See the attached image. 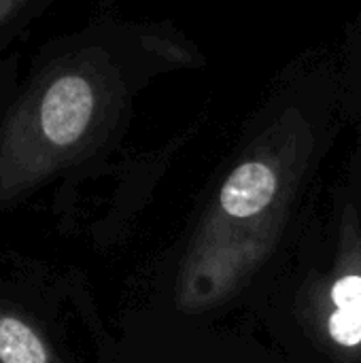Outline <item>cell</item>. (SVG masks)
I'll return each instance as SVG.
<instances>
[{"label": "cell", "instance_id": "6da1fadb", "mask_svg": "<svg viewBox=\"0 0 361 363\" xmlns=\"http://www.w3.org/2000/svg\"><path fill=\"white\" fill-rule=\"evenodd\" d=\"M313 149V130L298 108H287L251 143L185 251L174 294L179 311L215 308L272 255Z\"/></svg>", "mask_w": 361, "mask_h": 363}, {"label": "cell", "instance_id": "5b68a950", "mask_svg": "<svg viewBox=\"0 0 361 363\" xmlns=\"http://www.w3.org/2000/svg\"><path fill=\"white\" fill-rule=\"evenodd\" d=\"M23 0H0V28L11 21L15 17V13H19L23 9Z\"/></svg>", "mask_w": 361, "mask_h": 363}, {"label": "cell", "instance_id": "277c9868", "mask_svg": "<svg viewBox=\"0 0 361 363\" xmlns=\"http://www.w3.org/2000/svg\"><path fill=\"white\" fill-rule=\"evenodd\" d=\"M0 363H64L40 330L0 300Z\"/></svg>", "mask_w": 361, "mask_h": 363}, {"label": "cell", "instance_id": "7a4b0ae2", "mask_svg": "<svg viewBox=\"0 0 361 363\" xmlns=\"http://www.w3.org/2000/svg\"><path fill=\"white\" fill-rule=\"evenodd\" d=\"M121 85L102 49L55 64L0 130V206L81 157L115 119Z\"/></svg>", "mask_w": 361, "mask_h": 363}, {"label": "cell", "instance_id": "3957f363", "mask_svg": "<svg viewBox=\"0 0 361 363\" xmlns=\"http://www.w3.org/2000/svg\"><path fill=\"white\" fill-rule=\"evenodd\" d=\"M296 311L321 353L334 363H361V223L353 204L343 211L332 268L304 283Z\"/></svg>", "mask_w": 361, "mask_h": 363}]
</instances>
